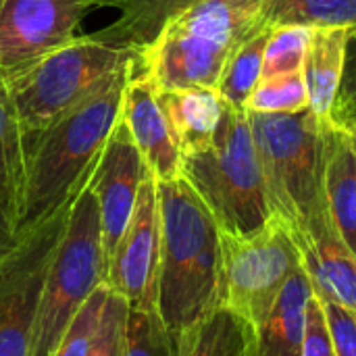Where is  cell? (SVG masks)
Listing matches in <instances>:
<instances>
[{
	"label": "cell",
	"instance_id": "6da1fadb",
	"mask_svg": "<svg viewBox=\"0 0 356 356\" xmlns=\"http://www.w3.org/2000/svg\"><path fill=\"white\" fill-rule=\"evenodd\" d=\"M131 63L23 144L25 186L17 234L25 236L71 204L90 181L121 117Z\"/></svg>",
	"mask_w": 356,
	"mask_h": 356
},
{
	"label": "cell",
	"instance_id": "7a4b0ae2",
	"mask_svg": "<svg viewBox=\"0 0 356 356\" xmlns=\"http://www.w3.org/2000/svg\"><path fill=\"white\" fill-rule=\"evenodd\" d=\"M161 259L156 313L179 342L219 307L221 229L179 175L156 181Z\"/></svg>",
	"mask_w": 356,
	"mask_h": 356
},
{
	"label": "cell",
	"instance_id": "3957f363",
	"mask_svg": "<svg viewBox=\"0 0 356 356\" xmlns=\"http://www.w3.org/2000/svg\"><path fill=\"white\" fill-rule=\"evenodd\" d=\"M263 0H196L134 54L131 71L156 92L215 88L234 50L261 31Z\"/></svg>",
	"mask_w": 356,
	"mask_h": 356
},
{
	"label": "cell",
	"instance_id": "277c9868",
	"mask_svg": "<svg viewBox=\"0 0 356 356\" xmlns=\"http://www.w3.org/2000/svg\"><path fill=\"white\" fill-rule=\"evenodd\" d=\"M181 177L207 204L221 234L252 236L273 217L246 108L223 102L211 144L181 159Z\"/></svg>",
	"mask_w": 356,
	"mask_h": 356
},
{
	"label": "cell",
	"instance_id": "5b68a950",
	"mask_svg": "<svg viewBox=\"0 0 356 356\" xmlns=\"http://www.w3.org/2000/svg\"><path fill=\"white\" fill-rule=\"evenodd\" d=\"M248 121L271 211L302 232L330 213L323 119L307 106L296 113L248 111Z\"/></svg>",
	"mask_w": 356,
	"mask_h": 356
},
{
	"label": "cell",
	"instance_id": "8992f818",
	"mask_svg": "<svg viewBox=\"0 0 356 356\" xmlns=\"http://www.w3.org/2000/svg\"><path fill=\"white\" fill-rule=\"evenodd\" d=\"M131 60V52L106 46L83 33L35 65L2 77L17 111L23 144L42 134Z\"/></svg>",
	"mask_w": 356,
	"mask_h": 356
},
{
	"label": "cell",
	"instance_id": "52a82bcc",
	"mask_svg": "<svg viewBox=\"0 0 356 356\" xmlns=\"http://www.w3.org/2000/svg\"><path fill=\"white\" fill-rule=\"evenodd\" d=\"M106 280L98 202L90 181L71 204L48 267L27 356H52L71 319Z\"/></svg>",
	"mask_w": 356,
	"mask_h": 356
},
{
	"label": "cell",
	"instance_id": "ba28073f",
	"mask_svg": "<svg viewBox=\"0 0 356 356\" xmlns=\"http://www.w3.org/2000/svg\"><path fill=\"white\" fill-rule=\"evenodd\" d=\"M300 265L302 254L296 234L277 215L252 236L221 234L219 307L240 317L250 332L257 330Z\"/></svg>",
	"mask_w": 356,
	"mask_h": 356
},
{
	"label": "cell",
	"instance_id": "9c48e42d",
	"mask_svg": "<svg viewBox=\"0 0 356 356\" xmlns=\"http://www.w3.org/2000/svg\"><path fill=\"white\" fill-rule=\"evenodd\" d=\"M71 204L21 236L17 250L0 261V356L29 355L42 286L65 234Z\"/></svg>",
	"mask_w": 356,
	"mask_h": 356
},
{
	"label": "cell",
	"instance_id": "30bf717a",
	"mask_svg": "<svg viewBox=\"0 0 356 356\" xmlns=\"http://www.w3.org/2000/svg\"><path fill=\"white\" fill-rule=\"evenodd\" d=\"M108 0H4L0 8V75H15L69 44L83 17Z\"/></svg>",
	"mask_w": 356,
	"mask_h": 356
},
{
	"label": "cell",
	"instance_id": "8fae6325",
	"mask_svg": "<svg viewBox=\"0 0 356 356\" xmlns=\"http://www.w3.org/2000/svg\"><path fill=\"white\" fill-rule=\"evenodd\" d=\"M161 259V219L156 177L146 175L131 221L106 267L104 284L123 296L134 311H156V280Z\"/></svg>",
	"mask_w": 356,
	"mask_h": 356
},
{
	"label": "cell",
	"instance_id": "7c38bea8",
	"mask_svg": "<svg viewBox=\"0 0 356 356\" xmlns=\"http://www.w3.org/2000/svg\"><path fill=\"white\" fill-rule=\"evenodd\" d=\"M148 173L152 171L138 150L127 125L119 117L90 177V186L98 202L106 267L131 221L140 188Z\"/></svg>",
	"mask_w": 356,
	"mask_h": 356
},
{
	"label": "cell",
	"instance_id": "4fadbf2b",
	"mask_svg": "<svg viewBox=\"0 0 356 356\" xmlns=\"http://www.w3.org/2000/svg\"><path fill=\"white\" fill-rule=\"evenodd\" d=\"M121 119L156 181L181 175V150L161 96L148 79L134 71L123 92Z\"/></svg>",
	"mask_w": 356,
	"mask_h": 356
},
{
	"label": "cell",
	"instance_id": "5bb4252c",
	"mask_svg": "<svg viewBox=\"0 0 356 356\" xmlns=\"http://www.w3.org/2000/svg\"><path fill=\"white\" fill-rule=\"evenodd\" d=\"M294 234L313 292L356 315V254L338 234L330 213Z\"/></svg>",
	"mask_w": 356,
	"mask_h": 356
},
{
	"label": "cell",
	"instance_id": "9a60e30c",
	"mask_svg": "<svg viewBox=\"0 0 356 356\" xmlns=\"http://www.w3.org/2000/svg\"><path fill=\"white\" fill-rule=\"evenodd\" d=\"M311 296L313 286L300 265L284 286L269 317L250 332L248 356H302L305 317Z\"/></svg>",
	"mask_w": 356,
	"mask_h": 356
},
{
	"label": "cell",
	"instance_id": "2e32d148",
	"mask_svg": "<svg viewBox=\"0 0 356 356\" xmlns=\"http://www.w3.org/2000/svg\"><path fill=\"white\" fill-rule=\"evenodd\" d=\"M325 125V200L332 223L356 254V154L353 131L332 123Z\"/></svg>",
	"mask_w": 356,
	"mask_h": 356
},
{
	"label": "cell",
	"instance_id": "e0dca14e",
	"mask_svg": "<svg viewBox=\"0 0 356 356\" xmlns=\"http://www.w3.org/2000/svg\"><path fill=\"white\" fill-rule=\"evenodd\" d=\"M355 29L319 27L311 31V40L302 60V77L307 86L309 106L321 117H330L336 100L340 77L344 71L346 44Z\"/></svg>",
	"mask_w": 356,
	"mask_h": 356
},
{
	"label": "cell",
	"instance_id": "ac0fdd59",
	"mask_svg": "<svg viewBox=\"0 0 356 356\" xmlns=\"http://www.w3.org/2000/svg\"><path fill=\"white\" fill-rule=\"evenodd\" d=\"M181 159L211 144L223 115V100L215 88H181L159 92Z\"/></svg>",
	"mask_w": 356,
	"mask_h": 356
},
{
	"label": "cell",
	"instance_id": "d6986e66",
	"mask_svg": "<svg viewBox=\"0 0 356 356\" xmlns=\"http://www.w3.org/2000/svg\"><path fill=\"white\" fill-rule=\"evenodd\" d=\"M196 0H108L106 6L117 8V17L106 27L92 31L90 38L106 46L138 54L161 31L167 19Z\"/></svg>",
	"mask_w": 356,
	"mask_h": 356
},
{
	"label": "cell",
	"instance_id": "ffe728a7",
	"mask_svg": "<svg viewBox=\"0 0 356 356\" xmlns=\"http://www.w3.org/2000/svg\"><path fill=\"white\" fill-rule=\"evenodd\" d=\"M25 186L23 136L6 83L0 75V209L17 227Z\"/></svg>",
	"mask_w": 356,
	"mask_h": 356
},
{
	"label": "cell",
	"instance_id": "44dd1931",
	"mask_svg": "<svg viewBox=\"0 0 356 356\" xmlns=\"http://www.w3.org/2000/svg\"><path fill=\"white\" fill-rule=\"evenodd\" d=\"M265 27H348L356 29V0H263Z\"/></svg>",
	"mask_w": 356,
	"mask_h": 356
},
{
	"label": "cell",
	"instance_id": "7402d4cb",
	"mask_svg": "<svg viewBox=\"0 0 356 356\" xmlns=\"http://www.w3.org/2000/svg\"><path fill=\"white\" fill-rule=\"evenodd\" d=\"M250 327L232 311L217 307L179 340V356H248Z\"/></svg>",
	"mask_w": 356,
	"mask_h": 356
},
{
	"label": "cell",
	"instance_id": "603a6c76",
	"mask_svg": "<svg viewBox=\"0 0 356 356\" xmlns=\"http://www.w3.org/2000/svg\"><path fill=\"white\" fill-rule=\"evenodd\" d=\"M271 31L273 27H263L246 42H242L227 58L217 83V92L225 104L234 108H246L250 94L261 81L265 46Z\"/></svg>",
	"mask_w": 356,
	"mask_h": 356
},
{
	"label": "cell",
	"instance_id": "cb8c5ba5",
	"mask_svg": "<svg viewBox=\"0 0 356 356\" xmlns=\"http://www.w3.org/2000/svg\"><path fill=\"white\" fill-rule=\"evenodd\" d=\"M123 356H179V342L156 311L129 309Z\"/></svg>",
	"mask_w": 356,
	"mask_h": 356
},
{
	"label": "cell",
	"instance_id": "d4e9b609",
	"mask_svg": "<svg viewBox=\"0 0 356 356\" xmlns=\"http://www.w3.org/2000/svg\"><path fill=\"white\" fill-rule=\"evenodd\" d=\"M309 106L302 71L261 79L250 94L246 111L254 113H296Z\"/></svg>",
	"mask_w": 356,
	"mask_h": 356
},
{
	"label": "cell",
	"instance_id": "484cf974",
	"mask_svg": "<svg viewBox=\"0 0 356 356\" xmlns=\"http://www.w3.org/2000/svg\"><path fill=\"white\" fill-rule=\"evenodd\" d=\"M311 31L313 29L298 25L273 27L265 46L261 79L302 71V60L311 40Z\"/></svg>",
	"mask_w": 356,
	"mask_h": 356
},
{
	"label": "cell",
	"instance_id": "4316f807",
	"mask_svg": "<svg viewBox=\"0 0 356 356\" xmlns=\"http://www.w3.org/2000/svg\"><path fill=\"white\" fill-rule=\"evenodd\" d=\"M108 296V286L102 284L92 292V296L83 302L77 315L71 319L69 327L65 330L56 350L52 356H86L94 342L96 330L100 325L102 309Z\"/></svg>",
	"mask_w": 356,
	"mask_h": 356
},
{
	"label": "cell",
	"instance_id": "83f0119b",
	"mask_svg": "<svg viewBox=\"0 0 356 356\" xmlns=\"http://www.w3.org/2000/svg\"><path fill=\"white\" fill-rule=\"evenodd\" d=\"M127 315H129V305L125 302V298L108 290L100 325L96 330L90 353L86 356H123Z\"/></svg>",
	"mask_w": 356,
	"mask_h": 356
},
{
	"label": "cell",
	"instance_id": "f1b7e54d",
	"mask_svg": "<svg viewBox=\"0 0 356 356\" xmlns=\"http://www.w3.org/2000/svg\"><path fill=\"white\" fill-rule=\"evenodd\" d=\"M327 119L346 129H350L356 123V29L350 33L346 44L344 71Z\"/></svg>",
	"mask_w": 356,
	"mask_h": 356
},
{
	"label": "cell",
	"instance_id": "f546056e",
	"mask_svg": "<svg viewBox=\"0 0 356 356\" xmlns=\"http://www.w3.org/2000/svg\"><path fill=\"white\" fill-rule=\"evenodd\" d=\"M302 356H336L334 338H332L330 323H327V315H325L321 298L315 292L307 302Z\"/></svg>",
	"mask_w": 356,
	"mask_h": 356
},
{
	"label": "cell",
	"instance_id": "4dcf8cb0",
	"mask_svg": "<svg viewBox=\"0 0 356 356\" xmlns=\"http://www.w3.org/2000/svg\"><path fill=\"white\" fill-rule=\"evenodd\" d=\"M321 302L327 315L336 356H356V315L336 302H330L323 298Z\"/></svg>",
	"mask_w": 356,
	"mask_h": 356
},
{
	"label": "cell",
	"instance_id": "1f68e13d",
	"mask_svg": "<svg viewBox=\"0 0 356 356\" xmlns=\"http://www.w3.org/2000/svg\"><path fill=\"white\" fill-rule=\"evenodd\" d=\"M19 244H21V236L17 234V227L0 209V261L13 254Z\"/></svg>",
	"mask_w": 356,
	"mask_h": 356
},
{
	"label": "cell",
	"instance_id": "d6a6232c",
	"mask_svg": "<svg viewBox=\"0 0 356 356\" xmlns=\"http://www.w3.org/2000/svg\"><path fill=\"white\" fill-rule=\"evenodd\" d=\"M353 138H355V154H356V134L353 131Z\"/></svg>",
	"mask_w": 356,
	"mask_h": 356
},
{
	"label": "cell",
	"instance_id": "836d02e7",
	"mask_svg": "<svg viewBox=\"0 0 356 356\" xmlns=\"http://www.w3.org/2000/svg\"><path fill=\"white\" fill-rule=\"evenodd\" d=\"M350 131H355V134H356V123H355V125H353V127H350Z\"/></svg>",
	"mask_w": 356,
	"mask_h": 356
},
{
	"label": "cell",
	"instance_id": "e575fe53",
	"mask_svg": "<svg viewBox=\"0 0 356 356\" xmlns=\"http://www.w3.org/2000/svg\"><path fill=\"white\" fill-rule=\"evenodd\" d=\"M2 2H4V0H0V8H2Z\"/></svg>",
	"mask_w": 356,
	"mask_h": 356
}]
</instances>
